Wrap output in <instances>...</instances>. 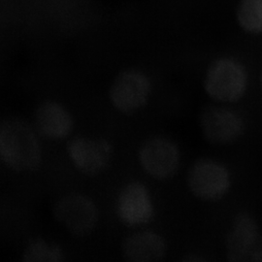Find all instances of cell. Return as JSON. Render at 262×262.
I'll return each instance as SVG.
<instances>
[{
  "label": "cell",
  "mask_w": 262,
  "mask_h": 262,
  "mask_svg": "<svg viewBox=\"0 0 262 262\" xmlns=\"http://www.w3.org/2000/svg\"><path fill=\"white\" fill-rule=\"evenodd\" d=\"M0 159L15 172H33L39 168L42 147L32 123L15 117L0 125Z\"/></svg>",
  "instance_id": "obj_1"
},
{
  "label": "cell",
  "mask_w": 262,
  "mask_h": 262,
  "mask_svg": "<svg viewBox=\"0 0 262 262\" xmlns=\"http://www.w3.org/2000/svg\"><path fill=\"white\" fill-rule=\"evenodd\" d=\"M250 73L243 61L233 56L215 58L207 68L203 86L207 95L221 104L236 103L248 93Z\"/></svg>",
  "instance_id": "obj_2"
},
{
  "label": "cell",
  "mask_w": 262,
  "mask_h": 262,
  "mask_svg": "<svg viewBox=\"0 0 262 262\" xmlns=\"http://www.w3.org/2000/svg\"><path fill=\"white\" fill-rule=\"evenodd\" d=\"M155 84L150 74L136 66H128L118 72L109 84L107 98L116 112L134 115L150 103Z\"/></svg>",
  "instance_id": "obj_3"
},
{
  "label": "cell",
  "mask_w": 262,
  "mask_h": 262,
  "mask_svg": "<svg viewBox=\"0 0 262 262\" xmlns=\"http://www.w3.org/2000/svg\"><path fill=\"white\" fill-rule=\"evenodd\" d=\"M191 193L204 201H217L230 191L232 176L222 162L213 159H199L190 166L187 177Z\"/></svg>",
  "instance_id": "obj_4"
},
{
  "label": "cell",
  "mask_w": 262,
  "mask_h": 262,
  "mask_svg": "<svg viewBox=\"0 0 262 262\" xmlns=\"http://www.w3.org/2000/svg\"><path fill=\"white\" fill-rule=\"evenodd\" d=\"M138 160L141 168L150 178L165 181L177 173L181 163V150L171 138L155 135L141 145Z\"/></svg>",
  "instance_id": "obj_5"
},
{
  "label": "cell",
  "mask_w": 262,
  "mask_h": 262,
  "mask_svg": "<svg viewBox=\"0 0 262 262\" xmlns=\"http://www.w3.org/2000/svg\"><path fill=\"white\" fill-rule=\"evenodd\" d=\"M54 216L70 234L85 237L99 222V211L94 200L81 193L60 197L54 206Z\"/></svg>",
  "instance_id": "obj_6"
},
{
  "label": "cell",
  "mask_w": 262,
  "mask_h": 262,
  "mask_svg": "<svg viewBox=\"0 0 262 262\" xmlns=\"http://www.w3.org/2000/svg\"><path fill=\"white\" fill-rule=\"evenodd\" d=\"M229 262H262V232L253 215L235 216L225 242Z\"/></svg>",
  "instance_id": "obj_7"
},
{
  "label": "cell",
  "mask_w": 262,
  "mask_h": 262,
  "mask_svg": "<svg viewBox=\"0 0 262 262\" xmlns=\"http://www.w3.org/2000/svg\"><path fill=\"white\" fill-rule=\"evenodd\" d=\"M200 129L209 143L226 146L239 140L246 130L241 114L228 106H210L199 118Z\"/></svg>",
  "instance_id": "obj_8"
},
{
  "label": "cell",
  "mask_w": 262,
  "mask_h": 262,
  "mask_svg": "<svg viewBox=\"0 0 262 262\" xmlns=\"http://www.w3.org/2000/svg\"><path fill=\"white\" fill-rule=\"evenodd\" d=\"M67 155L76 168L86 176H95L112 159V143L105 138L76 136L66 146Z\"/></svg>",
  "instance_id": "obj_9"
},
{
  "label": "cell",
  "mask_w": 262,
  "mask_h": 262,
  "mask_svg": "<svg viewBox=\"0 0 262 262\" xmlns=\"http://www.w3.org/2000/svg\"><path fill=\"white\" fill-rule=\"evenodd\" d=\"M32 124L42 138L64 140L74 130L75 119L66 104L56 99H46L38 105Z\"/></svg>",
  "instance_id": "obj_10"
},
{
  "label": "cell",
  "mask_w": 262,
  "mask_h": 262,
  "mask_svg": "<svg viewBox=\"0 0 262 262\" xmlns=\"http://www.w3.org/2000/svg\"><path fill=\"white\" fill-rule=\"evenodd\" d=\"M150 190L140 182H131L122 188L117 200V214L122 224L137 227L149 224L155 216Z\"/></svg>",
  "instance_id": "obj_11"
},
{
  "label": "cell",
  "mask_w": 262,
  "mask_h": 262,
  "mask_svg": "<svg viewBox=\"0 0 262 262\" xmlns=\"http://www.w3.org/2000/svg\"><path fill=\"white\" fill-rule=\"evenodd\" d=\"M167 244L154 230H140L126 236L122 243L125 262H161L167 254Z\"/></svg>",
  "instance_id": "obj_12"
},
{
  "label": "cell",
  "mask_w": 262,
  "mask_h": 262,
  "mask_svg": "<svg viewBox=\"0 0 262 262\" xmlns=\"http://www.w3.org/2000/svg\"><path fill=\"white\" fill-rule=\"evenodd\" d=\"M236 19L245 33L262 35V0H239Z\"/></svg>",
  "instance_id": "obj_13"
},
{
  "label": "cell",
  "mask_w": 262,
  "mask_h": 262,
  "mask_svg": "<svg viewBox=\"0 0 262 262\" xmlns=\"http://www.w3.org/2000/svg\"><path fill=\"white\" fill-rule=\"evenodd\" d=\"M23 262H66L64 253L58 244L38 238L24 251Z\"/></svg>",
  "instance_id": "obj_14"
},
{
  "label": "cell",
  "mask_w": 262,
  "mask_h": 262,
  "mask_svg": "<svg viewBox=\"0 0 262 262\" xmlns=\"http://www.w3.org/2000/svg\"><path fill=\"white\" fill-rule=\"evenodd\" d=\"M181 262H209V260L200 255H189Z\"/></svg>",
  "instance_id": "obj_15"
},
{
  "label": "cell",
  "mask_w": 262,
  "mask_h": 262,
  "mask_svg": "<svg viewBox=\"0 0 262 262\" xmlns=\"http://www.w3.org/2000/svg\"><path fill=\"white\" fill-rule=\"evenodd\" d=\"M260 85H261V90H262V71H261V74H260Z\"/></svg>",
  "instance_id": "obj_16"
}]
</instances>
